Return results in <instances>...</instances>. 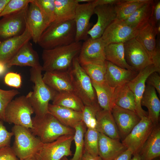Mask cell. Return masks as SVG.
I'll list each match as a JSON object with an SVG mask.
<instances>
[{"mask_svg":"<svg viewBox=\"0 0 160 160\" xmlns=\"http://www.w3.org/2000/svg\"><path fill=\"white\" fill-rule=\"evenodd\" d=\"M82 43L81 41H75L68 45L43 49L42 71L68 70L74 59L78 56Z\"/></svg>","mask_w":160,"mask_h":160,"instance_id":"cell-1","label":"cell"},{"mask_svg":"<svg viewBox=\"0 0 160 160\" xmlns=\"http://www.w3.org/2000/svg\"><path fill=\"white\" fill-rule=\"evenodd\" d=\"M42 66L31 68L30 70V80L33 83V91L26 96L34 110L35 115L42 116L49 113L48 106L57 92L44 82Z\"/></svg>","mask_w":160,"mask_h":160,"instance_id":"cell-2","label":"cell"},{"mask_svg":"<svg viewBox=\"0 0 160 160\" xmlns=\"http://www.w3.org/2000/svg\"><path fill=\"white\" fill-rule=\"evenodd\" d=\"M76 35L74 20L53 22L43 32L37 44L43 49H50L75 42Z\"/></svg>","mask_w":160,"mask_h":160,"instance_id":"cell-3","label":"cell"},{"mask_svg":"<svg viewBox=\"0 0 160 160\" xmlns=\"http://www.w3.org/2000/svg\"><path fill=\"white\" fill-rule=\"evenodd\" d=\"M31 132L43 143L53 142L64 135H74V129L60 122L49 112L42 116L32 118Z\"/></svg>","mask_w":160,"mask_h":160,"instance_id":"cell-4","label":"cell"},{"mask_svg":"<svg viewBox=\"0 0 160 160\" xmlns=\"http://www.w3.org/2000/svg\"><path fill=\"white\" fill-rule=\"evenodd\" d=\"M77 57L74 59L68 70L73 92L84 106H99L92 81L79 63Z\"/></svg>","mask_w":160,"mask_h":160,"instance_id":"cell-5","label":"cell"},{"mask_svg":"<svg viewBox=\"0 0 160 160\" xmlns=\"http://www.w3.org/2000/svg\"><path fill=\"white\" fill-rule=\"evenodd\" d=\"M12 132L15 137L12 148L20 160L33 157L43 143L31 132L30 129L25 127L14 125Z\"/></svg>","mask_w":160,"mask_h":160,"instance_id":"cell-6","label":"cell"},{"mask_svg":"<svg viewBox=\"0 0 160 160\" xmlns=\"http://www.w3.org/2000/svg\"><path fill=\"white\" fill-rule=\"evenodd\" d=\"M34 113L26 96H20L13 99L7 106L4 121L30 129L32 126L31 116Z\"/></svg>","mask_w":160,"mask_h":160,"instance_id":"cell-7","label":"cell"},{"mask_svg":"<svg viewBox=\"0 0 160 160\" xmlns=\"http://www.w3.org/2000/svg\"><path fill=\"white\" fill-rule=\"evenodd\" d=\"M73 136L64 135L53 142L43 143L33 157L36 160H60L64 156H71Z\"/></svg>","mask_w":160,"mask_h":160,"instance_id":"cell-8","label":"cell"},{"mask_svg":"<svg viewBox=\"0 0 160 160\" xmlns=\"http://www.w3.org/2000/svg\"><path fill=\"white\" fill-rule=\"evenodd\" d=\"M28 6L0 19V41L20 35L24 32L27 25Z\"/></svg>","mask_w":160,"mask_h":160,"instance_id":"cell-9","label":"cell"},{"mask_svg":"<svg viewBox=\"0 0 160 160\" xmlns=\"http://www.w3.org/2000/svg\"><path fill=\"white\" fill-rule=\"evenodd\" d=\"M154 125L148 116L142 117L128 135L122 140L127 148L132 151L133 155L139 152L152 132Z\"/></svg>","mask_w":160,"mask_h":160,"instance_id":"cell-10","label":"cell"},{"mask_svg":"<svg viewBox=\"0 0 160 160\" xmlns=\"http://www.w3.org/2000/svg\"><path fill=\"white\" fill-rule=\"evenodd\" d=\"M124 46L126 61L135 71L138 73L152 64L147 51L135 38L124 43Z\"/></svg>","mask_w":160,"mask_h":160,"instance_id":"cell-11","label":"cell"},{"mask_svg":"<svg viewBox=\"0 0 160 160\" xmlns=\"http://www.w3.org/2000/svg\"><path fill=\"white\" fill-rule=\"evenodd\" d=\"M139 30L132 27L124 20L116 19L106 28L101 37L106 45L112 43L125 42L135 38Z\"/></svg>","mask_w":160,"mask_h":160,"instance_id":"cell-12","label":"cell"},{"mask_svg":"<svg viewBox=\"0 0 160 160\" xmlns=\"http://www.w3.org/2000/svg\"><path fill=\"white\" fill-rule=\"evenodd\" d=\"M106 46L101 37L97 39L89 37L82 42L77 57L80 64L82 65L105 61Z\"/></svg>","mask_w":160,"mask_h":160,"instance_id":"cell-13","label":"cell"},{"mask_svg":"<svg viewBox=\"0 0 160 160\" xmlns=\"http://www.w3.org/2000/svg\"><path fill=\"white\" fill-rule=\"evenodd\" d=\"M155 71L160 73L153 64H151L140 71L135 77L127 84L134 95L135 112L140 119L148 116V112L142 107L141 101L145 90L146 79L151 74Z\"/></svg>","mask_w":160,"mask_h":160,"instance_id":"cell-14","label":"cell"},{"mask_svg":"<svg viewBox=\"0 0 160 160\" xmlns=\"http://www.w3.org/2000/svg\"><path fill=\"white\" fill-rule=\"evenodd\" d=\"M94 1L79 3L77 7L74 19L76 28L75 41H84L89 38L88 32L90 29V20L96 7Z\"/></svg>","mask_w":160,"mask_h":160,"instance_id":"cell-15","label":"cell"},{"mask_svg":"<svg viewBox=\"0 0 160 160\" xmlns=\"http://www.w3.org/2000/svg\"><path fill=\"white\" fill-rule=\"evenodd\" d=\"M32 39L31 31L27 25L21 35L0 41V61L6 65L21 48Z\"/></svg>","mask_w":160,"mask_h":160,"instance_id":"cell-16","label":"cell"},{"mask_svg":"<svg viewBox=\"0 0 160 160\" xmlns=\"http://www.w3.org/2000/svg\"><path fill=\"white\" fill-rule=\"evenodd\" d=\"M94 14L97 16V22L90 29L88 34L92 39L101 37L108 26L116 19L114 5H98L94 9Z\"/></svg>","mask_w":160,"mask_h":160,"instance_id":"cell-17","label":"cell"},{"mask_svg":"<svg viewBox=\"0 0 160 160\" xmlns=\"http://www.w3.org/2000/svg\"><path fill=\"white\" fill-rule=\"evenodd\" d=\"M117 127L121 140H123L141 119L134 111L114 105L111 110Z\"/></svg>","mask_w":160,"mask_h":160,"instance_id":"cell-18","label":"cell"},{"mask_svg":"<svg viewBox=\"0 0 160 160\" xmlns=\"http://www.w3.org/2000/svg\"><path fill=\"white\" fill-rule=\"evenodd\" d=\"M27 23L31 34L32 39L34 43L37 44L41 35L50 24L33 0L28 5Z\"/></svg>","mask_w":160,"mask_h":160,"instance_id":"cell-19","label":"cell"},{"mask_svg":"<svg viewBox=\"0 0 160 160\" xmlns=\"http://www.w3.org/2000/svg\"><path fill=\"white\" fill-rule=\"evenodd\" d=\"M105 81L111 87H116L127 84L139 73L120 67L105 60Z\"/></svg>","mask_w":160,"mask_h":160,"instance_id":"cell-20","label":"cell"},{"mask_svg":"<svg viewBox=\"0 0 160 160\" xmlns=\"http://www.w3.org/2000/svg\"><path fill=\"white\" fill-rule=\"evenodd\" d=\"M98 155L102 160H112L127 149L120 140L99 133Z\"/></svg>","mask_w":160,"mask_h":160,"instance_id":"cell-21","label":"cell"},{"mask_svg":"<svg viewBox=\"0 0 160 160\" xmlns=\"http://www.w3.org/2000/svg\"><path fill=\"white\" fill-rule=\"evenodd\" d=\"M6 65L8 68L15 65L35 68L41 66L38 54L30 41L26 43Z\"/></svg>","mask_w":160,"mask_h":160,"instance_id":"cell-22","label":"cell"},{"mask_svg":"<svg viewBox=\"0 0 160 160\" xmlns=\"http://www.w3.org/2000/svg\"><path fill=\"white\" fill-rule=\"evenodd\" d=\"M42 79L46 84L57 92L73 91L68 70L45 72Z\"/></svg>","mask_w":160,"mask_h":160,"instance_id":"cell-23","label":"cell"},{"mask_svg":"<svg viewBox=\"0 0 160 160\" xmlns=\"http://www.w3.org/2000/svg\"><path fill=\"white\" fill-rule=\"evenodd\" d=\"M95 128L99 133L113 139L120 140V137L111 111L101 109L96 115Z\"/></svg>","mask_w":160,"mask_h":160,"instance_id":"cell-24","label":"cell"},{"mask_svg":"<svg viewBox=\"0 0 160 160\" xmlns=\"http://www.w3.org/2000/svg\"><path fill=\"white\" fill-rule=\"evenodd\" d=\"M141 105V106H145L148 108V117L154 126L159 124L160 101L154 87L146 85Z\"/></svg>","mask_w":160,"mask_h":160,"instance_id":"cell-25","label":"cell"},{"mask_svg":"<svg viewBox=\"0 0 160 160\" xmlns=\"http://www.w3.org/2000/svg\"><path fill=\"white\" fill-rule=\"evenodd\" d=\"M48 110L61 124L73 129L77 124L82 121V112L49 103Z\"/></svg>","mask_w":160,"mask_h":160,"instance_id":"cell-26","label":"cell"},{"mask_svg":"<svg viewBox=\"0 0 160 160\" xmlns=\"http://www.w3.org/2000/svg\"><path fill=\"white\" fill-rule=\"evenodd\" d=\"M139 154L141 160H152L160 156V126H154Z\"/></svg>","mask_w":160,"mask_h":160,"instance_id":"cell-27","label":"cell"},{"mask_svg":"<svg viewBox=\"0 0 160 160\" xmlns=\"http://www.w3.org/2000/svg\"><path fill=\"white\" fill-rule=\"evenodd\" d=\"M160 27V25L154 27L148 22L139 30L135 38L146 49L150 59L156 49V37L159 34Z\"/></svg>","mask_w":160,"mask_h":160,"instance_id":"cell-28","label":"cell"},{"mask_svg":"<svg viewBox=\"0 0 160 160\" xmlns=\"http://www.w3.org/2000/svg\"><path fill=\"white\" fill-rule=\"evenodd\" d=\"M112 102L113 107L115 105L135 112V96L127 84L114 88Z\"/></svg>","mask_w":160,"mask_h":160,"instance_id":"cell-29","label":"cell"},{"mask_svg":"<svg viewBox=\"0 0 160 160\" xmlns=\"http://www.w3.org/2000/svg\"><path fill=\"white\" fill-rule=\"evenodd\" d=\"M55 21L59 23L74 20L79 4L77 0H55Z\"/></svg>","mask_w":160,"mask_h":160,"instance_id":"cell-30","label":"cell"},{"mask_svg":"<svg viewBox=\"0 0 160 160\" xmlns=\"http://www.w3.org/2000/svg\"><path fill=\"white\" fill-rule=\"evenodd\" d=\"M154 4V0H149L124 21L132 27L139 30L148 22L152 14Z\"/></svg>","mask_w":160,"mask_h":160,"instance_id":"cell-31","label":"cell"},{"mask_svg":"<svg viewBox=\"0 0 160 160\" xmlns=\"http://www.w3.org/2000/svg\"><path fill=\"white\" fill-rule=\"evenodd\" d=\"M105 55L106 60L120 67L134 71L126 61L124 43H112L107 45L105 49Z\"/></svg>","mask_w":160,"mask_h":160,"instance_id":"cell-32","label":"cell"},{"mask_svg":"<svg viewBox=\"0 0 160 160\" xmlns=\"http://www.w3.org/2000/svg\"><path fill=\"white\" fill-rule=\"evenodd\" d=\"M52 104L82 112L84 105L73 91L57 92L52 100Z\"/></svg>","mask_w":160,"mask_h":160,"instance_id":"cell-33","label":"cell"},{"mask_svg":"<svg viewBox=\"0 0 160 160\" xmlns=\"http://www.w3.org/2000/svg\"><path fill=\"white\" fill-rule=\"evenodd\" d=\"M149 0H120L114 5L116 19L124 20Z\"/></svg>","mask_w":160,"mask_h":160,"instance_id":"cell-34","label":"cell"},{"mask_svg":"<svg viewBox=\"0 0 160 160\" xmlns=\"http://www.w3.org/2000/svg\"><path fill=\"white\" fill-rule=\"evenodd\" d=\"M92 83L100 108L111 111L113 107L112 101L114 88L111 87L106 82L102 84Z\"/></svg>","mask_w":160,"mask_h":160,"instance_id":"cell-35","label":"cell"},{"mask_svg":"<svg viewBox=\"0 0 160 160\" xmlns=\"http://www.w3.org/2000/svg\"><path fill=\"white\" fill-rule=\"evenodd\" d=\"M81 65L92 82L98 84L106 82L105 61L84 64Z\"/></svg>","mask_w":160,"mask_h":160,"instance_id":"cell-36","label":"cell"},{"mask_svg":"<svg viewBox=\"0 0 160 160\" xmlns=\"http://www.w3.org/2000/svg\"><path fill=\"white\" fill-rule=\"evenodd\" d=\"M75 133L73 140L75 145V150L71 160H81L84 150V137L87 127L81 121L74 127Z\"/></svg>","mask_w":160,"mask_h":160,"instance_id":"cell-37","label":"cell"},{"mask_svg":"<svg viewBox=\"0 0 160 160\" xmlns=\"http://www.w3.org/2000/svg\"><path fill=\"white\" fill-rule=\"evenodd\" d=\"M99 132L95 128H88L84 137V150L93 156L98 155Z\"/></svg>","mask_w":160,"mask_h":160,"instance_id":"cell-38","label":"cell"},{"mask_svg":"<svg viewBox=\"0 0 160 160\" xmlns=\"http://www.w3.org/2000/svg\"><path fill=\"white\" fill-rule=\"evenodd\" d=\"M49 24L55 21V0H33Z\"/></svg>","mask_w":160,"mask_h":160,"instance_id":"cell-39","label":"cell"},{"mask_svg":"<svg viewBox=\"0 0 160 160\" xmlns=\"http://www.w3.org/2000/svg\"><path fill=\"white\" fill-rule=\"evenodd\" d=\"M101 109L100 106H84L82 112V121L87 128H95L96 115L97 111Z\"/></svg>","mask_w":160,"mask_h":160,"instance_id":"cell-40","label":"cell"},{"mask_svg":"<svg viewBox=\"0 0 160 160\" xmlns=\"http://www.w3.org/2000/svg\"><path fill=\"white\" fill-rule=\"evenodd\" d=\"M32 0H9L0 14V17L21 10L28 7Z\"/></svg>","mask_w":160,"mask_h":160,"instance_id":"cell-41","label":"cell"},{"mask_svg":"<svg viewBox=\"0 0 160 160\" xmlns=\"http://www.w3.org/2000/svg\"><path fill=\"white\" fill-rule=\"evenodd\" d=\"M20 92L16 89L4 90L0 89V119L4 121V112L8 104Z\"/></svg>","mask_w":160,"mask_h":160,"instance_id":"cell-42","label":"cell"},{"mask_svg":"<svg viewBox=\"0 0 160 160\" xmlns=\"http://www.w3.org/2000/svg\"><path fill=\"white\" fill-rule=\"evenodd\" d=\"M4 81L7 85L16 88H20L22 85L20 74L17 73L9 72L5 75Z\"/></svg>","mask_w":160,"mask_h":160,"instance_id":"cell-43","label":"cell"},{"mask_svg":"<svg viewBox=\"0 0 160 160\" xmlns=\"http://www.w3.org/2000/svg\"><path fill=\"white\" fill-rule=\"evenodd\" d=\"M0 119V147L10 146L11 139L13 135V132L8 131Z\"/></svg>","mask_w":160,"mask_h":160,"instance_id":"cell-44","label":"cell"},{"mask_svg":"<svg viewBox=\"0 0 160 160\" xmlns=\"http://www.w3.org/2000/svg\"><path fill=\"white\" fill-rule=\"evenodd\" d=\"M160 1L154 0L152 14L148 22L153 27H156L160 25Z\"/></svg>","mask_w":160,"mask_h":160,"instance_id":"cell-45","label":"cell"},{"mask_svg":"<svg viewBox=\"0 0 160 160\" xmlns=\"http://www.w3.org/2000/svg\"><path fill=\"white\" fill-rule=\"evenodd\" d=\"M0 160H20L10 146L0 147Z\"/></svg>","mask_w":160,"mask_h":160,"instance_id":"cell-46","label":"cell"},{"mask_svg":"<svg viewBox=\"0 0 160 160\" xmlns=\"http://www.w3.org/2000/svg\"><path fill=\"white\" fill-rule=\"evenodd\" d=\"M159 73L154 72L151 74L146 79L147 85L152 86L160 95V76Z\"/></svg>","mask_w":160,"mask_h":160,"instance_id":"cell-47","label":"cell"},{"mask_svg":"<svg viewBox=\"0 0 160 160\" xmlns=\"http://www.w3.org/2000/svg\"><path fill=\"white\" fill-rule=\"evenodd\" d=\"M159 41L157 42L156 49L154 54L151 57V60L152 64L160 72V49Z\"/></svg>","mask_w":160,"mask_h":160,"instance_id":"cell-48","label":"cell"},{"mask_svg":"<svg viewBox=\"0 0 160 160\" xmlns=\"http://www.w3.org/2000/svg\"><path fill=\"white\" fill-rule=\"evenodd\" d=\"M132 156V151L130 149H127L112 160H131Z\"/></svg>","mask_w":160,"mask_h":160,"instance_id":"cell-49","label":"cell"},{"mask_svg":"<svg viewBox=\"0 0 160 160\" xmlns=\"http://www.w3.org/2000/svg\"><path fill=\"white\" fill-rule=\"evenodd\" d=\"M120 1V0H95L94 2L96 6L104 5H114Z\"/></svg>","mask_w":160,"mask_h":160,"instance_id":"cell-50","label":"cell"},{"mask_svg":"<svg viewBox=\"0 0 160 160\" xmlns=\"http://www.w3.org/2000/svg\"><path fill=\"white\" fill-rule=\"evenodd\" d=\"M81 160H102L99 156H93L84 150Z\"/></svg>","mask_w":160,"mask_h":160,"instance_id":"cell-51","label":"cell"},{"mask_svg":"<svg viewBox=\"0 0 160 160\" xmlns=\"http://www.w3.org/2000/svg\"><path fill=\"white\" fill-rule=\"evenodd\" d=\"M7 68L6 64L0 61V76L5 73Z\"/></svg>","mask_w":160,"mask_h":160,"instance_id":"cell-52","label":"cell"},{"mask_svg":"<svg viewBox=\"0 0 160 160\" xmlns=\"http://www.w3.org/2000/svg\"><path fill=\"white\" fill-rule=\"evenodd\" d=\"M9 0H0V14Z\"/></svg>","mask_w":160,"mask_h":160,"instance_id":"cell-53","label":"cell"},{"mask_svg":"<svg viewBox=\"0 0 160 160\" xmlns=\"http://www.w3.org/2000/svg\"><path fill=\"white\" fill-rule=\"evenodd\" d=\"M131 160H141L140 158L139 154L137 153L133 155Z\"/></svg>","mask_w":160,"mask_h":160,"instance_id":"cell-54","label":"cell"},{"mask_svg":"<svg viewBox=\"0 0 160 160\" xmlns=\"http://www.w3.org/2000/svg\"><path fill=\"white\" fill-rule=\"evenodd\" d=\"M77 1L79 3H80V2H86V3H89V2H90L93 1V0H77Z\"/></svg>","mask_w":160,"mask_h":160,"instance_id":"cell-55","label":"cell"},{"mask_svg":"<svg viewBox=\"0 0 160 160\" xmlns=\"http://www.w3.org/2000/svg\"><path fill=\"white\" fill-rule=\"evenodd\" d=\"M36 160L33 157L28 158L24 160Z\"/></svg>","mask_w":160,"mask_h":160,"instance_id":"cell-56","label":"cell"},{"mask_svg":"<svg viewBox=\"0 0 160 160\" xmlns=\"http://www.w3.org/2000/svg\"><path fill=\"white\" fill-rule=\"evenodd\" d=\"M60 160H69L67 157L66 156H64L63 158H62Z\"/></svg>","mask_w":160,"mask_h":160,"instance_id":"cell-57","label":"cell"},{"mask_svg":"<svg viewBox=\"0 0 160 160\" xmlns=\"http://www.w3.org/2000/svg\"><path fill=\"white\" fill-rule=\"evenodd\" d=\"M152 160H160V157L155 158Z\"/></svg>","mask_w":160,"mask_h":160,"instance_id":"cell-58","label":"cell"}]
</instances>
